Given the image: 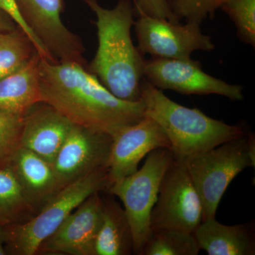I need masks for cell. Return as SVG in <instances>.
<instances>
[{"label": "cell", "instance_id": "obj_1", "mask_svg": "<svg viewBox=\"0 0 255 255\" xmlns=\"http://www.w3.org/2000/svg\"><path fill=\"white\" fill-rule=\"evenodd\" d=\"M38 68L42 102L75 125L113 136L145 117L142 100L119 99L80 64L50 63L41 58Z\"/></svg>", "mask_w": 255, "mask_h": 255}, {"label": "cell", "instance_id": "obj_2", "mask_svg": "<svg viewBox=\"0 0 255 255\" xmlns=\"http://www.w3.org/2000/svg\"><path fill=\"white\" fill-rule=\"evenodd\" d=\"M95 12L98 48L87 70L114 96L122 100H141L140 84L144 78V55L132 43V0H119L113 9L102 7L97 0H82Z\"/></svg>", "mask_w": 255, "mask_h": 255}, {"label": "cell", "instance_id": "obj_3", "mask_svg": "<svg viewBox=\"0 0 255 255\" xmlns=\"http://www.w3.org/2000/svg\"><path fill=\"white\" fill-rule=\"evenodd\" d=\"M140 97L145 105V115L162 129L177 160L184 161L246 133L241 126L229 125L197 109L176 103L145 78L140 84Z\"/></svg>", "mask_w": 255, "mask_h": 255}, {"label": "cell", "instance_id": "obj_4", "mask_svg": "<svg viewBox=\"0 0 255 255\" xmlns=\"http://www.w3.org/2000/svg\"><path fill=\"white\" fill-rule=\"evenodd\" d=\"M108 169H101L60 189L28 221L4 226L7 255H34L40 245L85 199L108 189Z\"/></svg>", "mask_w": 255, "mask_h": 255}, {"label": "cell", "instance_id": "obj_5", "mask_svg": "<svg viewBox=\"0 0 255 255\" xmlns=\"http://www.w3.org/2000/svg\"><path fill=\"white\" fill-rule=\"evenodd\" d=\"M254 134L230 140L184 161L202 205V221L214 219L231 182L248 167H255Z\"/></svg>", "mask_w": 255, "mask_h": 255}, {"label": "cell", "instance_id": "obj_6", "mask_svg": "<svg viewBox=\"0 0 255 255\" xmlns=\"http://www.w3.org/2000/svg\"><path fill=\"white\" fill-rule=\"evenodd\" d=\"M172 159L173 155L169 149L151 151L141 168L105 191L123 203L131 227L135 255L139 254L152 233L151 212L157 201L161 181Z\"/></svg>", "mask_w": 255, "mask_h": 255}, {"label": "cell", "instance_id": "obj_7", "mask_svg": "<svg viewBox=\"0 0 255 255\" xmlns=\"http://www.w3.org/2000/svg\"><path fill=\"white\" fill-rule=\"evenodd\" d=\"M201 222L202 205L192 179L184 161L173 158L164 172L151 212V229L193 233Z\"/></svg>", "mask_w": 255, "mask_h": 255}, {"label": "cell", "instance_id": "obj_8", "mask_svg": "<svg viewBox=\"0 0 255 255\" xmlns=\"http://www.w3.org/2000/svg\"><path fill=\"white\" fill-rule=\"evenodd\" d=\"M134 21L137 48L142 55L167 59H190L197 50L211 51L215 44L211 37L201 32V25L184 24L139 13Z\"/></svg>", "mask_w": 255, "mask_h": 255}, {"label": "cell", "instance_id": "obj_9", "mask_svg": "<svg viewBox=\"0 0 255 255\" xmlns=\"http://www.w3.org/2000/svg\"><path fill=\"white\" fill-rule=\"evenodd\" d=\"M16 2L26 26L55 62H72L87 68L81 38L62 22L63 0H16Z\"/></svg>", "mask_w": 255, "mask_h": 255}, {"label": "cell", "instance_id": "obj_10", "mask_svg": "<svg viewBox=\"0 0 255 255\" xmlns=\"http://www.w3.org/2000/svg\"><path fill=\"white\" fill-rule=\"evenodd\" d=\"M144 78L159 90L183 95H218L231 100L244 98L243 87L231 85L206 73L199 62L191 59L152 58L145 60Z\"/></svg>", "mask_w": 255, "mask_h": 255}, {"label": "cell", "instance_id": "obj_11", "mask_svg": "<svg viewBox=\"0 0 255 255\" xmlns=\"http://www.w3.org/2000/svg\"><path fill=\"white\" fill-rule=\"evenodd\" d=\"M113 137L73 124L52 166L58 191L80 178L108 169Z\"/></svg>", "mask_w": 255, "mask_h": 255}, {"label": "cell", "instance_id": "obj_12", "mask_svg": "<svg viewBox=\"0 0 255 255\" xmlns=\"http://www.w3.org/2000/svg\"><path fill=\"white\" fill-rule=\"evenodd\" d=\"M112 137L107 190L113 184L135 173L140 161L151 151L158 148L170 150V142L162 129L145 115L140 122L124 128Z\"/></svg>", "mask_w": 255, "mask_h": 255}, {"label": "cell", "instance_id": "obj_13", "mask_svg": "<svg viewBox=\"0 0 255 255\" xmlns=\"http://www.w3.org/2000/svg\"><path fill=\"white\" fill-rule=\"evenodd\" d=\"M100 193H94L74 210L40 245L36 255H95L102 218Z\"/></svg>", "mask_w": 255, "mask_h": 255}, {"label": "cell", "instance_id": "obj_14", "mask_svg": "<svg viewBox=\"0 0 255 255\" xmlns=\"http://www.w3.org/2000/svg\"><path fill=\"white\" fill-rule=\"evenodd\" d=\"M73 126L58 111L41 102L25 115L21 147L35 152L52 164Z\"/></svg>", "mask_w": 255, "mask_h": 255}, {"label": "cell", "instance_id": "obj_15", "mask_svg": "<svg viewBox=\"0 0 255 255\" xmlns=\"http://www.w3.org/2000/svg\"><path fill=\"white\" fill-rule=\"evenodd\" d=\"M9 166L36 214L58 192L52 164L35 152L20 147Z\"/></svg>", "mask_w": 255, "mask_h": 255}, {"label": "cell", "instance_id": "obj_16", "mask_svg": "<svg viewBox=\"0 0 255 255\" xmlns=\"http://www.w3.org/2000/svg\"><path fill=\"white\" fill-rule=\"evenodd\" d=\"M199 248L209 255H255V224L226 226L216 219L202 221L193 232Z\"/></svg>", "mask_w": 255, "mask_h": 255}, {"label": "cell", "instance_id": "obj_17", "mask_svg": "<svg viewBox=\"0 0 255 255\" xmlns=\"http://www.w3.org/2000/svg\"><path fill=\"white\" fill-rule=\"evenodd\" d=\"M102 197V223L95 244V255H135L133 236L125 210L106 192Z\"/></svg>", "mask_w": 255, "mask_h": 255}, {"label": "cell", "instance_id": "obj_18", "mask_svg": "<svg viewBox=\"0 0 255 255\" xmlns=\"http://www.w3.org/2000/svg\"><path fill=\"white\" fill-rule=\"evenodd\" d=\"M40 59L39 54L35 53L24 66L0 80V110L26 115L41 103Z\"/></svg>", "mask_w": 255, "mask_h": 255}, {"label": "cell", "instance_id": "obj_19", "mask_svg": "<svg viewBox=\"0 0 255 255\" xmlns=\"http://www.w3.org/2000/svg\"><path fill=\"white\" fill-rule=\"evenodd\" d=\"M35 215L12 169L9 165L0 168V223H23Z\"/></svg>", "mask_w": 255, "mask_h": 255}, {"label": "cell", "instance_id": "obj_20", "mask_svg": "<svg viewBox=\"0 0 255 255\" xmlns=\"http://www.w3.org/2000/svg\"><path fill=\"white\" fill-rule=\"evenodd\" d=\"M201 249L193 233L153 230L138 255H197Z\"/></svg>", "mask_w": 255, "mask_h": 255}, {"label": "cell", "instance_id": "obj_21", "mask_svg": "<svg viewBox=\"0 0 255 255\" xmlns=\"http://www.w3.org/2000/svg\"><path fill=\"white\" fill-rule=\"evenodd\" d=\"M36 53L33 43L19 27L0 33V80L24 66Z\"/></svg>", "mask_w": 255, "mask_h": 255}, {"label": "cell", "instance_id": "obj_22", "mask_svg": "<svg viewBox=\"0 0 255 255\" xmlns=\"http://www.w3.org/2000/svg\"><path fill=\"white\" fill-rule=\"evenodd\" d=\"M25 115L0 110V168L9 165L13 156L21 147Z\"/></svg>", "mask_w": 255, "mask_h": 255}, {"label": "cell", "instance_id": "obj_23", "mask_svg": "<svg viewBox=\"0 0 255 255\" xmlns=\"http://www.w3.org/2000/svg\"><path fill=\"white\" fill-rule=\"evenodd\" d=\"M221 9L236 25L240 39L255 47V0H226Z\"/></svg>", "mask_w": 255, "mask_h": 255}, {"label": "cell", "instance_id": "obj_24", "mask_svg": "<svg viewBox=\"0 0 255 255\" xmlns=\"http://www.w3.org/2000/svg\"><path fill=\"white\" fill-rule=\"evenodd\" d=\"M226 0H166L169 9L179 21L201 24L207 18H214Z\"/></svg>", "mask_w": 255, "mask_h": 255}, {"label": "cell", "instance_id": "obj_25", "mask_svg": "<svg viewBox=\"0 0 255 255\" xmlns=\"http://www.w3.org/2000/svg\"><path fill=\"white\" fill-rule=\"evenodd\" d=\"M0 9H2L6 14H9L18 25V27L26 33V36L33 43L37 53L39 54L41 58H44L48 61H53V58H52L51 55L49 54L41 42L38 41V38L33 35L31 30L26 26L19 11H18L16 0H0Z\"/></svg>", "mask_w": 255, "mask_h": 255}, {"label": "cell", "instance_id": "obj_26", "mask_svg": "<svg viewBox=\"0 0 255 255\" xmlns=\"http://www.w3.org/2000/svg\"><path fill=\"white\" fill-rule=\"evenodd\" d=\"M133 5L135 14L144 13L152 17L164 18L174 23L180 22L169 9L166 0H135Z\"/></svg>", "mask_w": 255, "mask_h": 255}, {"label": "cell", "instance_id": "obj_27", "mask_svg": "<svg viewBox=\"0 0 255 255\" xmlns=\"http://www.w3.org/2000/svg\"><path fill=\"white\" fill-rule=\"evenodd\" d=\"M17 28L18 25L13 18L2 9H0V33L14 31Z\"/></svg>", "mask_w": 255, "mask_h": 255}, {"label": "cell", "instance_id": "obj_28", "mask_svg": "<svg viewBox=\"0 0 255 255\" xmlns=\"http://www.w3.org/2000/svg\"><path fill=\"white\" fill-rule=\"evenodd\" d=\"M7 255L5 249L4 226L0 223V255Z\"/></svg>", "mask_w": 255, "mask_h": 255}, {"label": "cell", "instance_id": "obj_29", "mask_svg": "<svg viewBox=\"0 0 255 255\" xmlns=\"http://www.w3.org/2000/svg\"><path fill=\"white\" fill-rule=\"evenodd\" d=\"M132 1H133V3L135 2V0H132Z\"/></svg>", "mask_w": 255, "mask_h": 255}]
</instances>
